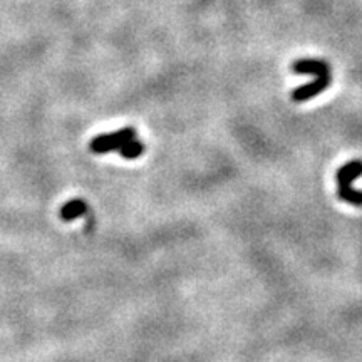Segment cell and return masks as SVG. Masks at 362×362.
<instances>
[{
  "instance_id": "6da1fadb",
  "label": "cell",
  "mask_w": 362,
  "mask_h": 362,
  "mask_svg": "<svg viewBox=\"0 0 362 362\" xmlns=\"http://www.w3.org/2000/svg\"><path fill=\"white\" fill-rule=\"evenodd\" d=\"M362 174V159H354L337 171V186L339 198L345 203L362 206V192H356L352 188V181Z\"/></svg>"
},
{
  "instance_id": "7a4b0ae2",
  "label": "cell",
  "mask_w": 362,
  "mask_h": 362,
  "mask_svg": "<svg viewBox=\"0 0 362 362\" xmlns=\"http://www.w3.org/2000/svg\"><path fill=\"white\" fill-rule=\"evenodd\" d=\"M136 138V131L133 128H124V130L114 131L111 134H101L97 136L91 141L92 153L97 154H104V153H111V151H119V148L124 145V143L131 141V139Z\"/></svg>"
},
{
  "instance_id": "3957f363",
  "label": "cell",
  "mask_w": 362,
  "mask_h": 362,
  "mask_svg": "<svg viewBox=\"0 0 362 362\" xmlns=\"http://www.w3.org/2000/svg\"><path fill=\"white\" fill-rule=\"evenodd\" d=\"M330 84V76H321L315 77V81L309 84H303L301 88L292 91V101L295 103H305V101L312 99L317 94H321L322 91H325Z\"/></svg>"
},
{
  "instance_id": "277c9868",
  "label": "cell",
  "mask_w": 362,
  "mask_h": 362,
  "mask_svg": "<svg viewBox=\"0 0 362 362\" xmlns=\"http://www.w3.org/2000/svg\"><path fill=\"white\" fill-rule=\"evenodd\" d=\"M292 72L310 74V76L321 77V76H330V68L325 61H321V59H301L292 64Z\"/></svg>"
},
{
  "instance_id": "5b68a950",
  "label": "cell",
  "mask_w": 362,
  "mask_h": 362,
  "mask_svg": "<svg viewBox=\"0 0 362 362\" xmlns=\"http://www.w3.org/2000/svg\"><path fill=\"white\" fill-rule=\"evenodd\" d=\"M86 212H88V205H86V201L76 198V200L69 201V203L62 206L61 218L64 221H71V220H76V218L83 217Z\"/></svg>"
},
{
  "instance_id": "8992f818",
  "label": "cell",
  "mask_w": 362,
  "mask_h": 362,
  "mask_svg": "<svg viewBox=\"0 0 362 362\" xmlns=\"http://www.w3.org/2000/svg\"><path fill=\"white\" fill-rule=\"evenodd\" d=\"M143 151H145V145H143V143H139L136 138L131 139V141L124 143V145L119 148L121 157L126 158V159L139 158L143 154Z\"/></svg>"
}]
</instances>
